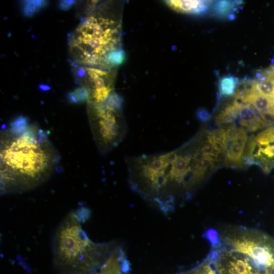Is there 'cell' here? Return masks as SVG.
Listing matches in <instances>:
<instances>
[{"mask_svg": "<svg viewBox=\"0 0 274 274\" xmlns=\"http://www.w3.org/2000/svg\"><path fill=\"white\" fill-rule=\"evenodd\" d=\"M0 152L2 194L22 192L41 184L60 158L47 131L23 116L2 132Z\"/></svg>", "mask_w": 274, "mask_h": 274, "instance_id": "6da1fadb", "label": "cell"}, {"mask_svg": "<svg viewBox=\"0 0 274 274\" xmlns=\"http://www.w3.org/2000/svg\"><path fill=\"white\" fill-rule=\"evenodd\" d=\"M123 4L106 1L80 19L76 28L68 34L72 67L85 66L109 70L107 58L122 49Z\"/></svg>", "mask_w": 274, "mask_h": 274, "instance_id": "7a4b0ae2", "label": "cell"}, {"mask_svg": "<svg viewBox=\"0 0 274 274\" xmlns=\"http://www.w3.org/2000/svg\"><path fill=\"white\" fill-rule=\"evenodd\" d=\"M80 220L75 213H69L57 228L52 246L55 264L77 273L89 269L110 250L108 245L95 244L88 238Z\"/></svg>", "mask_w": 274, "mask_h": 274, "instance_id": "3957f363", "label": "cell"}, {"mask_svg": "<svg viewBox=\"0 0 274 274\" xmlns=\"http://www.w3.org/2000/svg\"><path fill=\"white\" fill-rule=\"evenodd\" d=\"M123 100L115 91L102 103H87L93 136L100 153L105 154L123 140L127 125L122 111Z\"/></svg>", "mask_w": 274, "mask_h": 274, "instance_id": "277c9868", "label": "cell"}, {"mask_svg": "<svg viewBox=\"0 0 274 274\" xmlns=\"http://www.w3.org/2000/svg\"><path fill=\"white\" fill-rule=\"evenodd\" d=\"M72 71L75 82L85 88L88 93L87 103L104 102L115 91L116 68L104 70L77 66L72 67Z\"/></svg>", "mask_w": 274, "mask_h": 274, "instance_id": "5b68a950", "label": "cell"}, {"mask_svg": "<svg viewBox=\"0 0 274 274\" xmlns=\"http://www.w3.org/2000/svg\"><path fill=\"white\" fill-rule=\"evenodd\" d=\"M231 250L243 254L252 260L259 270L274 272V243L263 234L229 237Z\"/></svg>", "mask_w": 274, "mask_h": 274, "instance_id": "8992f818", "label": "cell"}, {"mask_svg": "<svg viewBox=\"0 0 274 274\" xmlns=\"http://www.w3.org/2000/svg\"><path fill=\"white\" fill-rule=\"evenodd\" d=\"M243 83L244 86L238 88L233 94L235 99L251 105L262 117L274 123V97L258 92L251 85L249 79Z\"/></svg>", "mask_w": 274, "mask_h": 274, "instance_id": "52a82bcc", "label": "cell"}, {"mask_svg": "<svg viewBox=\"0 0 274 274\" xmlns=\"http://www.w3.org/2000/svg\"><path fill=\"white\" fill-rule=\"evenodd\" d=\"M243 161L248 165L259 166L265 174H268L274 168V144L259 145L255 135L247 141L243 156Z\"/></svg>", "mask_w": 274, "mask_h": 274, "instance_id": "ba28073f", "label": "cell"}, {"mask_svg": "<svg viewBox=\"0 0 274 274\" xmlns=\"http://www.w3.org/2000/svg\"><path fill=\"white\" fill-rule=\"evenodd\" d=\"M247 141V131L243 128L233 125L224 155V162L226 166L235 168L243 166L244 152Z\"/></svg>", "mask_w": 274, "mask_h": 274, "instance_id": "9c48e42d", "label": "cell"}, {"mask_svg": "<svg viewBox=\"0 0 274 274\" xmlns=\"http://www.w3.org/2000/svg\"><path fill=\"white\" fill-rule=\"evenodd\" d=\"M237 121L241 127L250 132L266 128L274 124L262 117L251 105L242 102Z\"/></svg>", "mask_w": 274, "mask_h": 274, "instance_id": "30bf717a", "label": "cell"}, {"mask_svg": "<svg viewBox=\"0 0 274 274\" xmlns=\"http://www.w3.org/2000/svg\"><path fill=\"white\" fill-rule=\"evenodd\" d=\"M250 84L259 93L274 97V65L259 71Z\"/></svg>", "mask_w": 274, "mask_h": 274, "instance_id": "8fae6325", "label": "cell"}, {"mask_svg": "<svg viewBox=\"0 0 274 274\" xmlns=\"http://www.w3.org/2000/svg\"><path fill=\"white\" fill-rule=\"evenodd\" d=\"M211 1H165V3L172 10L182 13L199 15L206 12Z\"/></svg>", "mask_w": 274, "mask_h": 274, "instance_id": "7c38bea8", "label": "cell"}, {"mask_svg": "<svg viewBox=\"0 0 274 274\" xmlns=\"http://www.w3.org/2000/svg\"><path fill=\"white\" fill-rule=\"evenodd\" d=\"M240 101L233 100L222 110L216 116L215 122L221 126L234 124L237 120Z\"/></svg>", "mask_w": 274, "mask_h": 274, "instance_id": "4fadbf2b", "label": "cell"}, {"mask_svg": "<svg viewBox=\"0 0 274 274\" xmlns=\"http://www.w3.org/2000/svg\"><path fill=\"white\" fill-rule=\"evenodd\" d=\"M123 252L116 249L109 253L107 259L100 268L99 274H122L121 257Z\"/></svg>", "mask_w": 274, "mask_h": 274, "instance_id": "5bb4252c", "label": "cell"}, {"mask_svg": "<svg viewBox=\"0 0 274 274\" xmlns=\"http://www.w3.org/2000/svg\"><path fill=\"white\" fill-rule=\"evenodd\" d=\"M238 84V80L231 75H226L219 80V97L233 95Z\"/></svg>", "mask_w": 274, "mask_h": 274, "instance_id": "9a60e30c", "label": "cell"}, {"mask_svg": "<svg viewBox=\"0 0 274 274\" xmlns=\"http://www.w3.org/2000/svg\"><path fill=\"white\" fill-rule=\"evenodd\" d=\"M22 15L31 17L47 6L48 1L44 0H25L20 1Z\"/></svg>", "mask_w": 274, "mask_h": 274, "instance_id": "2e32d148", "label": "cell"}, {"mask_svg": "<svg viewBox=\"0 0 274 274\" xmlns=\"http://www.w3.org/2000/svg\"><path fill=\"white\" fill-rule=\"evenodd\" d=\"M235 1L232 2L228 1H219L214 4L213 9L217 16L231 19L235 17L232 13L235 11Z\"/></svg>", "mask_w": 274, "mask_h": 274, "instance_id": "e0dca14e", "label": "cell"}, {"mask_svg": "<svg viewBox=\"0 0 274 274\" xmlns=\"http://www.w3.org/2000/svg\"><path fill=\"white\" fill-rule=\"evenodd\" d=\"M67 99L71 104L87 102L88 93L87 90L80 86L67 94Z\"/></svg>", "mask_w": 274, "mask_h": 274, "instance_id": "ac0fdd59", "label": "cell"}, {"mask_svg": "<svg viewBox=\"0 0 274 274\" xmlns=\"http://www.w3.org/2000/svg\"><path fill=\"white\" fill-rule=\"evenodd\" d=\"M255 140L259 145L274 144V124L255 135Z\"/></svg>", "mask_w": 274, "mask_h": 274, "instance_id": "d6986e66", "label": "cell"}, {"mask_svg": "<svg viewBox=\"0 0 274 274\" xmlns=\"http://www.w3.org/2000/svg\"><path fill=\"white\" fill-rule=\"evenodd\" d=\"M194 274H221L218 269L215 259L211 256L209 262L201 266Z\"/></svg>", "mask_w": 274, "mask_h": 274, "instance_id": "ffe728a7", "label": "cell"}, {"mask_svg": "<svg viewBox=\"0 0 274 274\" xmlns=\"http://www.w3.org/2000/svg\"><path fill=\"white\" fill-rule=\"evenodd\" d=\"M203 237L210 244L212 247L215 249L221 246V242L218 231L213 229H208L203 234Z\"/></svg>", "mask_w": 274, "mask_h": 274, "instance_id": "44dd1931", "label": "cell"}, {"mask_svg": "<svg viewBox=\"0 0 274 274\" xmlns=\"http://www.w3.org/2000/svg\"><path fill=\"white\" fill-rule=\"evenodd\" d=\"M196 116L200 121L205 122L210 119L211 114L206 109L200 108L196 112Z\"/></svg>", "mask_w": 274, "mask_h": 274, "instance_id": "7402d4cb", "label": "cell"}, {"mask_svg": "<svg viewBox=\"0 0 274 274\" xmlns=\"http://www.w3.org/2000/svg\"><path fill=\"white\" fill-rule=\"evenodd\" d=\"M76 3V1L73 0H63L60 1L58 4L59 9L63 11H67Z\"/></svg>", "mask_w": 274, "mask_h": 274, "instance_id": "603a6c76", "label": "cell"}, {"mask_svg": "<svg viewBox=\"0 0 274 274\" xmlns=\"http://www.w3.org/2000/svg\"><path fill=\"white\" fill-rule=\"evenodd\" d=\"M38 87L41 91H48L50 89V86L46 84H41Z\"/></svg>", "mask_w": 274, "mask_h": 274, "instance_id": "cb8c5ba5", "label": "cell"}, {"mask_svg": "<svg viewBox=\"0 0 274 274\" xmlns=\"http://www.w3.org/2000/svg\"><path fill=\"white\" fill-rule=\"evenodd\" d=\"M265 274H274V272H266Z\"/></svg>", "mask_w": 274, "mask_h": 274, "instance_id": "d4e9b609", "label": "cell"}]
</instances>
